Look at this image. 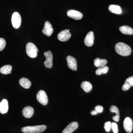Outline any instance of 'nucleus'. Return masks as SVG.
Returning <instances> with one entry per match:
<instances>
[{
    "instance_id": "nucleus-3",
    "label": "nucleus",
    "mask_w": 133,
    "mask_h": 133,
    "mask_svg": "<svg viewBox=\"0 0 133 133\" xmlns=\"http://www.w3.org/2000/svg\"><path fill=\"white\" fill-rule=\"evenodd\" d=\"M38 51V49L33 43L29 42L26 44V53L30 57L35 58L36 57Z\"/></svg>"
},
{
    "instance_id": "nucleus-7",
    "label": "nucleus",
    "mask_w": 133,
    "mask_h": 133,
    "mask_svg": "<svg viewBox=\"0 0 133 133\" xmlns=\"http://www.w3.org/2000/svg\"><path fill=\"white\" fill-rule=\"evenodd\" d=\"M71 36L70 30H65L58 33L57 36L58 39L61 42H66L70 39Z\"/></svg>"
},
{
    "instance_id": "nucleus-22",
    "label": "nucleus",
    "mask_w": 133,
    "mask_h": 133,
    "mask_svg": "<svg viewBox=\"0 0 133 133\" xmlns=\"http://www.w3.org/2000/svg\"><path fill=\"white\" fill-rule=\"evenodd\" d=\"M81 87L86 92H89L92 89V86L90 82L85 81L81 83Z\"/></svg>"
},
{
    "instance_id": "nucleus-8",
    "label": "nucleus",
    "mask_w": 133,
    "mask_h": 133,
    "mask_svg": "<svg viewBox=\"0 0 133 133\" xmlns=\"http://www.w3.org/2000/svg\"><path fill=\"white\" fill-rule=\"evenodd\" d=\"M123 126L125 131L128 133L132 132L133 129V122L129 117H127L124 119Z\"/></svg>"
},
{
    "instance_id": "nucleus-9",
    "label": "nucleus",
    "mask_w": 133,
    "mask_h": 133,
    "mask_svg": "<svg viewBox=\"0 0 133 133\" xmlns=\"http://www.w3.org/2000/svg\"><path fill=\"white\" fill-rule=\"evenodd\" d=\"M66 59L68 67L72 70H77V65L76 58L71 56H69L66 57Z\"/></svg>"
},
{
    "instance_id": "nucleus-17",
    "label": "nucleus",
    "mask_w": 133,
    "mask_h": 133,
    "mask_svg": "<svg viewBox=\"0 0 133 133\" xmlns=\"http://www.w3.org/2000/svg\"><path fill=\"white\" fill-rule=\"evenodd\" d=\"M108 10L110 12L116 14H121L122 13L121 8L118 5H110L108 7Z\"/></svg>"
},
{
    "instance_id": "nucleus-26",
    "label": "nucleus",
    "mask_w": 133,
    "mask_h": 133,
    "mask_svg": "<svg viewBox=\"0 0 133 133\" xmlns=\"http://www.w3.org/2000/svg\"><path fill=\"white\" fill-rule=\"evenodd\" d=\"M111 128L114 133H118V128L117 124L115 122L111 124Z\"/></svg>"
},
{
    "instance_id": "nucleus-16",
    "label": "nucleus",
    "mask_w": 133,
    "mask_h": 133,
    "mask_svg": "<svg viewBox=\"0 0 133 133\" xmlns=\"http://www.w3.org/2000/svg\"><path fill=\"white\" fill-rule=\"evenodd\" d=\"M133 86V76L129 77L126 79L124 84L122 87L123 91L128 90L131 87Z\"/></svg>"
},
{
    "instance_id": "nucleus-11",
    "label": "nucleus",
    "mask_w": 133,
    "mask_h": 133,
    "mask_svg": "<svg viewBox=\"0 0 133 133\" xmlns=\"http://www.w3.org/2000/svg\"><path fill=\"white\" fill-rule=\"evenodd\" d=\"M43 33L47 36H50L54 31L52 25L49 22L46 21L44 24V27L42 30Z\"/></svg>"
},
{
    "instance_id": "nucleus-15",
    "label": "nucleus",
    "mask_w": 133,
    "mask_h": 133,
    "mask_svg": "<svg viewBox=\"0 0 133 133\" xmlns=\"http://www.w3.org/2000/svg\"><path fill=\"white\" fill-rule=\"evenodd\" d=\"M8 102L7 100L3 99L0 102V113L2 114H5L8 111Z\"/></svg>"
},
{
    "instance_id": "nucleus-18",
    "label": "nucleus",
    "mask_w": 133,
    "mask_h": 133,
    "mask_svg": "<svg viewBox=\"0 0 133 133\" xmlns=\"http://www.w3.org/2000/svg\"><path fill=\"white\" fill-rule=\"evenodd\" d=\"M122 34L126 35H133V29L131 27L127 26H121L119 28Z\"/></svg>"
},
{
    "instance_id": "nucleus-5",
    "label": "nucleus",
    "mask_w": 133,
    "mask_h": 133,
    "mask_svg": "<svg viewBox=\"0 0 133 133\" xmlns=\"http://www.w3.org/2000/svg\"><path fill=\"white\" fill-rule=\"evenodd\" d=\"M37 99L42 105H45L48 104V99L46 92L43 90H40L37 92Z\"/></svg>"
},
{
    "instance_id": "nucleus-12",
    "label": "nucleus",
    "mask_w": 133,
    "mask_h": 133,
    "mask_svg": "<svg viewBox=\"0 0 133 133\" xmlns=\"http://www.w3.org/2000/svg\"><path fill=\"white\" fill-rule=\"evenodd\" d=\"M94 34L92 31H90L87 33L84 39V43L88 47L92 46L94 42Z\"/></svg>"
},
{
    "instance_id": "nucleus-4",
    "label": "nucleus",
    "mask_w": 133,
    "mask_h": 133,
    "mask_svg": "<svg viewBox=\"0 0 133 133\" xmlns=\"http://www.w3.org/2000/svg\"><path fill=\"white\" fill-rule=\"evenodd\" d=\"M11 21L13 27L16 29L19 28L21 24L22 19L21 15L18 12H14L12 14Z\"/></svg>"
},
{
    "instance_id": "nucleus-27",
    "label": "nucleus",
    "mask_w": 133,
    "mask_h": 133,
    "mask_svg": "<svg viewBox=\"0 0 133 133\" xmlns=\"http://www.w3.org/2000/svg\"><path fill=\"white\" fill-rule=\"evenodd\" d=\"M104 128L105 131L107 132H109L111 128V124L110 122H107L105 124Z\"/></svg>"
},
{
    "instance_id": "nucleus-10",
    "label": "nucleus",
    "mask_w": 133,
    "mask_h": 133,
    "mask_svg": "<svg viewBox=\"0 0 133 133\" xmlns=\"http://www.w3.org/2000/svg\"><path fill=\"white\" fill-rule=\"evenodd\" d=\"M67 15L70 18L75 20H81L83 17V15L81 12L74 10H70L67 12Z\"/></svg>"
},
{
    "instance_id": "nucleus-25",
    "label": "nucleus",
    "mask_w": 133,
    "mask_h": 133,
    "mask_svg": "<svg viewBox=\"0 0 133 133\" xmlns=\"http://www.w3.org/2000/svg\"><path fill=\"white\" fill-rule=\"evenodd\" d=\"M6 45V42L5 39L3 38H0V51L3 50Z\"/></svg>"
},
{
    "instance_id": "nucleus-21",
    "label": "nucleus",
    "mask_w": 133,
    "mask_h": 133,
    "mask_svg": "<svg viewBox=\"0 0 133 133\" xmlns=\"http://www.w3.org/2000/svg\"><path fill=\"white\" fill-rule=\"evenodd\" d=\"M107 63L106 59H102L97 58L94 60V65L96 67H100L105 66Z\"/></svg>"
},
{
    "instance_id": "nucleus-28",
    "label": "nucleus",
    "mask_w": 133,
    "mask_h": 133,
    "mask_svg": "<svg viewBox=\"0 0 133 133\" xmlns=\"http://www.w3.org/2000/svg\"><path fill=\"white\" fill-rule=\"evenodd\" d=\"M95 111L97 112L98 113H101L103 111V107H102V106H97L95 107Z\"/></svg>"
},
{
    "instance_id": "nucleus-29",
    "label": "nucleus",
    "mask_w": 133,
    "mask_h": 133,
    "mask_svg": "<svg viewBox=\"0 0 133 133\" xmlns=\"http://www.w3.org/2000/svg\"><path fill=\"white\" fill-rule=\"evenodd\" d=\"M98 114V113L96 111H95V110H94V111H92L91 112V114L93 115H96L97 114Z\"/></svg>"
},
{
    "instance_id": "nucleus-2",
    "label": "nucleus",
    "mask_w": 133,
    "mask_h": 133,
    "mask_svg": "<svg viewBox=\"0 0 133 133\" xmlns=\"http://www.w3.org/2000/svg\"><path fill=\"white\" fill-rule=\"evenodd\" d=\"M46 128L45 125L28 126L23 127L21 131L24 133H41L45 131Z\"/></svg>"
},
{
    "instance_id": "nucleus-14",
    "label": "nucleus",
    "mask_w": 133,
    "mask_h": 133,
    "mask_svg": "<svg viewBox=\"0 0 133 133\" xmlns=\"http://www.w3.org/2000/svg\"><path fill=\"white\" fill-rule=\"evenodd\" d=\"M34 112V109L31 107H26L23 109V115L25 118H30L33 116Z\"/></svg>"
},
{
    "instance_id": "nucleus-20",
    "label": "nucleus",
    "mask_w": 133,
    "mask_h": 133,
    "mask_svg": "<svg viewBox=\"0 0 133 133\" xmlns=\"http://www.w3.org/2000/svg\"><path fill=\"white\" fill-rule=\"evenodd\" d=\"M110 111L111 112H114L116 114V116H114L112 118L114 121L118 122L119 120L120 115L119 112L118 108L115 106H112L110 108Z\"/></svg>"
},
{
    "instance_id": "nucleus-1",
    "label": "nucleus",
    "mask_w": 133,
    "mask_h": 133,
    "mask_svg": "<svg viewBox=\"0 0 133 133\" xmlns=\"http://www.w3.org/2000/svg\"><path fill=\"white\" fill-rule=\"evenodd\" d=\"M116 52L119 55L124 56H129L132 52L131 47L124 43H117L115 45Z\"/></svg>"
},
{
    "instance_id": "nucleus-23",
    "label": "nucleus",
    "mask_w": 133,
    "mask_h": 133,
    "mask_svg": "<svg viewBox=\"0 0 133 133\" xmlns=\"http://www.w3.org/2000/svg\"><path fill=\"white\" fill-rule=\"evenodd\" d=\"M12 67L10 65H6L3 66L0 69V72L3 74H11Z\"/></svg>"
},
{
    "instance_id": "nucleus-13",
    "label": "nucleus",
    "mask_w": 133,
    "mask_h": 133,
    "mask_svg": "<svg viewBox=\"0 0 133 133\" xmlns=\"http://www.w3.org/2000/svg\"><path fill=\"white\" fill-rule=\"evenodd\" d=\"M78 124L76 122L70 123L62 132V133H72L78 127Z\"/></svg>"
},
{
    "instance_id": "nucleus-6",
    "label": "nucleus",
    "mask_w": 133,
    "mask_h": 133,
    "mask_svg": "<svg viewBox=\"0 0 133 133\" xmlns=\"http://www.w3.org/2000/svg\"><path fill=\"white\" fill-rule=\"evenodd\" d=\"M44 55L46 58V60L44 63V65L46 68L51 69L52 66L53 60V56L52 52L50 51H49L44 52Z\"/></svg>"
},
{
    "instance_id": "nucleus-19",
    "label": "nucleus",
    "mask_w": 133,
    "mask_h": 133,
    "mask_svg": "<svg viewBox=\"0 0 133 133\" xmlns=\"http://www.w3.org/2000/svg\"><path fill=\"white\" fill-rule=\"evenodd\" d=\"M19 84L23 87L28 89L31 87V83L30 80L26 78H22L19 80Z\"/></svg>"
},
{
    "instance_id": "nucleus-24",
    "label": "nucleus",
    "mask_w": 133,
    "mask_h": 133,
    "mask_svg": "<svg viewBox=\"0 0 133 133\" xmlns=\"http://www.w3.org/2000/svg\"><path fill=\"white\" fill-rule=\"evenodd\" d=\"M109 70V68L106 66L99 67L95 71V73L97 75H101L102 74H107Z\"/></svg>"
}]
</instances>
